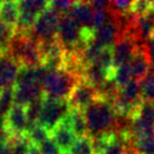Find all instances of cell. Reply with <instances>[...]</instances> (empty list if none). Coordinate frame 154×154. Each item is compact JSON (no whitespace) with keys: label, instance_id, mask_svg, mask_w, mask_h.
<instances>
[{"label":"cell","instance_id":"13","mask_svg":"<svg viewBox=\"0 0 154 154\" xmlns=\"http://www.w3.org/2000/svg\"><path fill=\"white\" fill-rule=\"evenodd\" d=\"M129 66H130L133 79L137 80V82L143 79L150 72L151 66H150V60L147 53V49H146V45H138L136 48L132 58L129 61Z\"/></svg>","mask_w":154,"mask_h":154},{"label":"cell","instance_id":"26","mask_svg":"<svg viewBox=\"0 0 154 154\" xmlns=\"http://www.w3.org/2000/svg\"><path fill=\"white\" fill-rule=\"evenodd\" d=\"M74 1H66V0H56V1H50L49 8L54 12L59 14L60 16H63L69 14L71 8H72Z\"/></svg>","mask_w":154,"mask_h":154},{"label":"cell","instance_id":"9","mask_svg":"<svg viewBox=\"0 0 154 154\" xmlns=\"http://www.w3.org/2000/svg\"><path fill=\"white\" fill-rule=\"evenodd\" d=\"M8 132L12 137L26 136L30 128V122L26 115V107L14 105L7 116H5Z\"/></svg>","mask_w":154,"mask_h":154},{"label":"cell","instance_id":"33","mask_svg":"<svg viewBox=\"0 0 154 154\" xmlns=\"http://www.w3.org/2000/svg\"><path fill=\"white\" fill-rule=\"evenodd\" d=\"M28 154H42L39 146H36L34 143H30V147L28 150Z\"/></svg>","mask_w":154,"mask_h":154},{"label":"cell","instance_id":"22","mask_svg":"<svg viewBox=\"0 0 154 154\" xmlns=\"http://www.w3.org/2000/svg\"><path fill=\"white\" fill-rule=\"evenodd\" d=\"M113 79L118 86V88H122L133 79L129 63L122 64L118 68H114Z\"/></svg>","mask_w":154,"mask_h":154},{"label":"cell","instance_id":"17","mask_svg":"<svg viewBox=\"0 0 154 154\" xmlns=\"http://www.w3.org/2000/svg\"><path fill=\"white\" fill-rule=\"evenodd\" d=\"M130 143L138 154H154V134L130 138Z\"/></svg>","mask_w":154,"mask_h":154},{"label":"cell","instance_id":"2","mask_svg":"<svg viewBox=\"0 0 154 154\" xmlns=\"http://www.w3.org/2000/svg\"><path fill=\"white\" fill-rule=\"evenodd\" d=\"M8 54L21 66L35 68L41 66L39 42L30 33H15L9 45Z\"/></svg>","mask_w":154,"mask_h":154},{"label":"cell","instance_id":"32","mask_svg":"<svg viewBox=\"0 0 154 154\" xmlns=\"http://www.w3.org/2000/svg\"><path fill=\"white\" fill-rule=\"evenodd\" d=\"M0 154H12L11 140L0 141Z\"/></svg>","mask_w":154,"mask_h":154},{"label":"cell","instance_id":"27","mask_svg":"<svg viewBox=\"0 0 154 154\" xmlns=\"http://www.w3.org/2000/svg\"><path fill=\"white\" fill-rule=\"evenodd\" d=\"M153 2L151 1H145V0H138V1H133L132 5V13L135 16H141L147 13L148 10L152 7Z\"/></svg>","mask_w":154,"mask_h":154},{"label":"cell","instance_id":"35","mask_svg":"<svg viewBox=\"0 0 154 154\" xmlns=\"http://www.w3.org/2000/svg\"><path fill=\"white\" fill-rule=\"evenodd\" d=\"M0 92H1V91H0Z\"/></svg>","mask_w":154,"mask_h":154},{"label":"cell","instance_id":"7","mask_svg":"<svg viewBox=\"0 0 154 154\" xmlns=\"http://www.w3.org/2000/svg\"><path fill=\"white\" fill-rule=\"evenodd\" d=\"M56 38L66 53H74L77 45L82 41V29L66 14L61 16Z\"/></svg>","mask_w":154,"mask_h":154},{"label":"cell","instance_id":"11","mask_svg":"<svg viewBox=\"0 0 154 154\" xmlns=\"http://www.w3.org/2000/svg\"><path fill=\"white\" fill-rule=\"evenodd\" d=\"M68 15L78 24L82 33L88 35L94 34V30L92 28L93 9L90 2H85V1L75 2L74 1Z\"/></svg>","mask_w":154,"mask_h":154},{"label":"cell","instance_id":"25","mask_svg":"<svg viewBox=\"0 0 154 154\" xmlns=\"http://www.w3.org/2000/svg\"><path fill=\"white\" fill-rule=\"evenodd\" d=\"M42 105H43V97H41V98L34 100L33 103H31L30 105H28L26 107V115H28L29 122H30V127L33 126V125L38 124V119L41 113Z\"/></svg>","mask_w":154,"mask_h":154},{"label":"cell","instance_id":"19","mask_svg":"<svg viewBox=\"0 0 154 154\" xmlns=\"http://www.w3.org/2000/svg\"><path fill=\"white\" fill-rule=\"evenodd\" d=\"M139 88L143 100L154 103V72L150 71L143 79L139 80Z\"/></svg>","mask_w":154,"mask_h":154},{"label":"cell","instance_id":"23","mask_svg":"<svg viewBox=\"0 0 154 154\" xmlns=\"http://www.w3.org/2000/svg\"><path fill=\"white\" fill-rule=\"evenodd\" d=\"M15 35V30L0 19V54H7L9 45Z\"/></svg>","mask_w":154,"mask_h":154},{"label":"cell","instance_id":"5","mask_svg":"<svg viewBox=\"0 0 154 154\" xmlns=\"http://www.w3.org/2000/svg\"><path fill=\"white\" fill-rule=\"evenodd\" d=\"M61 19V16L48 8L43 13L39 15L36 22L33 26L30 34L38 42L52 40L57 36L58 26Z\"/></svg>","mask_w":154,"mask_h":154},{"label":"cell","instance_id":"36","mask_svg":"<svg viewBox=\"0 0 154 154\" xmlns=\"http://www.w3.org/2000/svg\"></svg>","mask_w":154,"mask_h":154},{"label":"cell","instance_id":"14","mask_svg":"<svg viewBox=\"0 0 154 154\" xmlns=\"http://www.w3.org/2000/svg\"><path fill=\"white\" fill-rule=\"evenodd\" d=\"M51 137L54 139L62 154L70 153L71 149L78 138L69 127L61 122L52 131Z\"/></svg>","mask_w":154,"mask_h":154},{"label":"cell","instance_id":"3","mask_svg":"<svg viewBox=\"0 0 154 154\" xmlns=\"http://www.w3.org/2000/svg\"><path fill=\"white\" fill-rule=\"evenodd\" d=\"M80 79L66 70L49 71L42 82L43 96L56 100H68Z\"/></svg>","mask_w":154,"mask_h":154},{"label":"cell","instance_id":"6","mask_svg":"<svg viewBox=\"0 0 154 154\" xmlns=\"http://www.w3.org/2000/svg\"><path fill=\"white\" fill-rule=\"evenodd\" d=\"M49 3L50 1H43V0L18 1L20 17L15 33H23V34L30 33L39 15L49 8Z\"/></svg>","mask_w":154,"mask_h":154},{"label":"cell","instance_id":"31","mask_svg":"<svg viewBox=\"0 0 154 154\" xmlns=\"http://www.w3.org/2000/svg\"><path fill=\"white\" fill-rule=\"evenodd\" d=\"M91 7L95 11H110L111 2L105 1V0H96V1H91Z\"/></svg>","mask_w":154,"mask_h":154},{"label":"cell","instance_id":"30","mask_svg":"<svg viewBox=\"0 0 154 154\" xmlns=\"http://www.w3.org/2000/svg\"><path fill=\"white\" fill-rule=\"evenodd\" d=\"M12 139V136L8 132L7 124H5V117L0 116V141H9Z\"/></svg>","mask_w":154,"mask_h":154},{"label":"cell","instance_id":"12","mask_svg":"<svg viewBox=\"0 0 154 154\" xmlns=\"http://www.w3.org/2000/svg\"><path fill=\"white\" fill-rule=\"evenodd\" d=\"M21 68L9 54H0V91L14 87Z\"/></svg>","mask_w":154,"mask_h":154},{"label":"cell","instance_id":"4","mask_svg":"<svg viewBox=\"0 0 154 154\" xmlns=\"http://www.w3.org/2000/svg\"><path fill=\"white\" fill-rule=\"evenodd\" d=\"M70 110L68 100H56L43 96V105L38 124L52 133V131L68 115Z\"/></svg>","mask_w":154,"mask_h":154},{"label":"cell","instance_id":"18","mask_svg":"<svg viewBox=\"0 0 154 154\" xmlns=\"http://www.w3.org/2000/svg\"><path fill=\"white\" fill-rule=\"evenodd\" d=\"M26 136L30 140L31 143H34L36 146H40L41 143H45L47 139H49L51 137V132L47 128L41 126V125L36 124L29 128L28 133H26Z\"/></svg>","mask_w":154,"mask_h":154},{"label":"cell","instance_id":"10","mask_svg":"<svg viewBox=\"0 0 154 154\" xmlns=\"http://www.w3.org/2000/svg\"><path fill=\"white\" fill-rule=\"evenodd\" d=\"M111 13V12H110ZM122 34L119 24L111 14L109 20L94 31L93 41L103 49H111Z\"/></svg>","mask_w":154,"mask_h":154},{"label":"cell","instance_id":"29","mask_svg":"<svg viewBox=\"0 0 154 154\" xmlns=\"http://www.w3.org/2000/svg\"><path fill=\"white\" fill-rule=\"evenodd\" d=\"M146 49H147V53L149 56L150 60V66H151V71L154 72V34L152 35V37L147 41L146 43Z\"/></svg>","mask_w":154,"mask_h":154},{"label":"cell","instance_id":"8","mask_svg":"<svg viewBox=\"0 0 154 154\" xmlns=\"http://www.w3.org/2000/svg\"><path fill=\"white\" fill-rule=\"evenodd\" d=\"M97 98H99V96L96 89L88 82L80 80L69 96L68 103L71 109L85 111Z\"/></svg>","mask_w":154,"mask_h":154},{"label":"cell","instance_id":"15","mask_svg":"<svg viewBox=\"0 0 154 154\" xmlns=\"http://www.w3.org/2000/svg\"><path fill=\"white\" fill-rule=\"evenodd\" d=\"M61 124L69 127L78 138L89 136L88 126H87L84 111H80V110H76V109H71L70 112L68 113V115L62 119Z\"/></svg>","mask_w":154,"mask_h":154},{"label":"cell","instance_id":"16","mask_svg":"<svg viewBox=\"0 0 154 154\" xmlns=\"http://www.w3.org/2000/svg\"><path fill=\"white\" fill-rule=\"evenodd\" d=\"M20 17L18 1H2L0 5V19L13 30L17 29Z\"/></svg>","mask_w":154,"mask_h":154},{"label":"cell","instance_id":"34","mask_svg":"<svg viewBox=\"0 0 154 154\" xmlns=\"http://www.w3.org/2000/svg\"><path fill=\"white\" fill-rule=\"evenodd\" d=\"M66 154H71V153H66Z\"/></svg>","mask_w":154,"mask_h":154},{"label":"cell","instance_id":"28","mask_svg":"<svg viewBox=\"0 0 154 154\" xmlns=\"http://www.w3.org/2000/svg\"><path fill=\"white\" fill-rule=\"evenodd\" d=\"M39 147H40L41 153L42 154H62L61 151L59 150V148H58V146L56 145V143L54 141V139L52 137L47 139Z\"/></svg>","mask_w":154,"mask_h":154},{"label":"cell","instance_id":"21","mask_svg":"<svg viewBox=\"0 0 154 154\" xmlns=\"http://www.w3.org/2000/svg\"><path fill=\"white\" fill-rule=\"evenodd\" d=\"M132 118H138L145 122L154 125V103L143 100Z\"/></svg>","mask_w":154,"mask_h":154},{"label":"cell","instance_id":"1","mask_svg":"<svg viewBox=\"0 0 154 154\" xmlns=\"http://www.w3.org/2000/svg\"><path fill=\"white\" fill-rule=\"evenodd\" d=\"M84 113L89 137L92 138L103 133L113 132L116 113L111 103L99 97L85 110Z\"/></svg>","mask_w":154,"mask_h":154},{"label":"cell","instance_id":"20","mask_svg":"<svg viewBox=\"0 0 154 154\" xmlns=\"http://www.w3.org/2000/svg\"><path fill=\"white\" fill-rule=\"evenodd\" d=\"M15 105L14 87L7 88L0 92V116L5 117Z\"/></svg>","mask_w":154,"mask_h":154},{"label":"cell","instance_id":"24","mask_svg":"<svg viewBox=\"0 0 154 154\" xmlns=\"http://www.w3.org/2000/svg\"><path fill=\"white\" fill-rule=\"evenodd\" d=\"M71 154H94L93 143L91 137H80L77 138L76 143L70 151Z\"/></svg>","mask_w":154,"mask_h":154}]
</instances>
